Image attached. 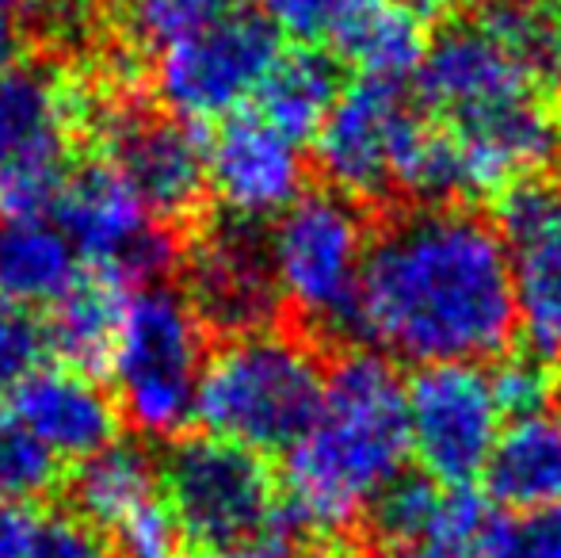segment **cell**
Listing matches in <instances>:
<instances>
[{
  "instance_id": "cell-30",
  "label": "cell",
  "mask_w": 561,
  "mask_h": 558,
  "mask_svg": "<svg viewBox=\"0 0 561 558\" xmlns=\"http://www.w3.org/2000/svg\"><path fill=\"white\" fill-rule=\"evenodd\" d=\"M489 383H493L496 406H501L504 418H527V413H539L554 406L558 395V379L550 372V360L542 356H512L501 360V364L489 372Z\"/></svg>"
},
{
  "instance_id": "cell-37",
  "label": "cell",
  "mask_w": 561,
  "mask_h": 558,
  "mask_svg": "<svg viewBox=\"0 0 561 558\" xmlns=\"http://www.w3.org/2000/svg\"><path fill=\"white\" fill-rule=\"evenodd\" d=\"M393 4L405 8V12L421 23V20H444V15L455 12L462 0H393Z\"/></svg>"
},
{
  "instance_id": "cell-2",
  "label": "cell",
  "mask_w": 561,
  "mask_h": 558,
  "mask_svg": "<svg viewBox=\"0 0 561 558\" xmlns=\"http://www.w3.org/2000/svg\"><path fill=\"white\" fill-rule=\"evenodd\" d=\"M405 379L378 352H352L325 375L310 429L287 452L283 516L313 539L347 536L409 463Z\"/></svg>"
},
{
  "instance_id": "cell-3",
  "label": "cell",
  "mask_w": 561,
  "mask_h": 558,
  "mask_svg": "<svg viewBox=\"0 0 561 558\" xmlns=\"http://www.w3.org/2000/svg\"><path fill=\"white\" fill-rule=\"evenodd\" d=\"M325 367L306 341L275 329L226 337L203 364L195 418L252 455H287L310 429Z\"/></svg>"
},
{
  "instance_id": "cell-5",
  "label": "cell",
  "mask_w": 561,
  "mask_h": 558,
  "mask_svg": "<svg viewBox=\"0 0 561 558\" xmlns=\"http://www.w3.org/2000/svg\"><path fill=\"white\" fill-rule=\"evenodd\" d=\"M367 253V218L355 200L333 187L302 192L267 234L279 303H287L306 326L329 337L355 333Z\"/></svg>"
},
{
  "instance_id": "cell-35",
  "label": "cell",
  "mask_w": 561,
  "mask_h": 558,
  "mask_svg": "<svg viewBox=\"0 0 561 558\" xmlns=\"http://www.w3.org/2000/svg\"><path fill=\"white\" fill-rule=\"evenodd\" d=\"M38 513L27 505H0V558H23L35 536Z\"/></svg>"
},
{
  "instance_id": "cell-19",
  "label": "cell",
  "mask_w": 561,
  "mask_h": 558,
  "mask_svg": "<svg viewBox=\"0 0 561 558\" xmlns=\"http://www.w3.org/2000/svg\"><path fill=\"white\" fill-rule=\"evenodd\" d=\"M489 498L508 513L561 505V410L527 413L501 429L485 467Z\"/></svg>"
},
{
  "instance_id": "cell-12",
  "label": "cell",
  "mask_w": 561,
  "mask_h": 558,
  "mask_svg": "<svg viewBox=\"0 0 561 558\" xmlns=\"http://www.w3.org/2000/svg\"><path fill=\"white\" fill-rule=\"evenodd\" d=\"M416 115L390 81H355L340 89L333 112L313 135L318 169L347 200H375L393 187L401 141Z\"/></svg>"
},
{
  "instance_id": "cell-36",
  "label": "cell",
  "mask_w": 561,
  "mask_h": 558,
  "mask_svg": "<svg viewBox=\"0 0 561 558\" xmlns=\"http://www.w3.org/2000/svg\"><path fill=\"white\" fill-rule=\"evenodd\" d=\"M283 555H287V544H283V536L267 532V536L252 539V544L233 547V551H222V555H207V558H283Z\"/></svg>"
},
{
  "instance_id": "cell-26",
  "label": "cell",
  "mask_w": 561,
  "mask_h": 558,
  "mask_svg": "<svg viewBox=\"0 0 561 558\" xmlns=\"http://www.w3.org/2000/svg\"><path fill=\"white\" fill-rule=\"evenodd\" d=\"M478 27L524 66L550 69L561 23H554V15L539 0H485L478 12Z\"/></svg>"
},
{
  "instance_id": "cell-20",
  "label": "cell",
  "mask_w": 561,
  "mask_h": 558,
  "mask_svg": "<svg viewBox=\"0 0 561 558\" xmlns=\"http://www.w3.org/2000/svg\"><path fill=\"white\" fill-rule=\"evenodd\" d=\"M126 298H130L126 283H118L107 272L84 269L73 287L46 314L43 321L46 349L66 367H77V372L100 379L104 372H112Z\"/></svg>"
},
{
  "instance_id": "cell-29",
  "label": "cell",
  "mask_w": 561,
  "mask_h": 558,
  "mask_svg": "<svg viewBox=\"0 0 561 558\" xmlns=\"http://www.w3.org/2000/svg\"><path fill=\"white\" fill-rule=\"evenodd\" d=\"M478 558H561V505L489 521Z\"/></svg>"
},
{
  "instance_id": "cell-15",
  "label": "cell",
  "mask_w": 561,
  "mask_h": 558,
  "mask_svg": "<svg viewBox=\"0 0 561 558\" xmlns=\"http://www.w3.org/2000/svg\"><path fill=\"white\" fill-rule=\"evenodd\" d=\"M302 180L298 141L260 115H229L207 146V187L237 223L279 218L302 195Z\"/></svg>"
},
{
  "instance_id": "cell-22",
  "label": "cell",
  "mask_w": 561,
  "mask_h": 558,
  "mask_svg": "<svg viewBox=\"0 0 561 558\" xmlns=\"http://www.w3.org/2000/svg\"><path fill=\"white\" fill-rule=\"evenodd\" d=\"M161 498V470L153 455L134 440H115L92 459L77 463L73 501L77 513L100 532H118L138 509Z\"/></svg>"
},
{
  "instance_id": "cell-34",
  "label": "cell",
  "mask_w": 561,
  "mask_h": 558,
  "mask_svg": "<svg viewBox=\"0 0 561 558\" xmlns=\"http://www.w3.org/2000/svg\"><path fill=\"white\" fill-rule=\"evenodd\" d=\"M359 0H264L267 20L275 31H287L295 38H333L336 27Z\"/></svg>"
},
{
  "instance_id": "cell-16",
  "label": "cell",
  "mask_w": 561,
  "mask_h": 558,
  "mask_svg": "<svg viewBox=\"0 0 561 558\" xmlns=\"http://www.w3.org/2000/svg\"><path fill=\"white\" fill-rule=\"evenodd\" d=\"M416 84L421 96L455 127L539 96L535 69L512 58L481 27H450L432 46H424Z\"/></svg>"
},
{
  "instance_id": "cell-4",
  "label": "cell",
  "mask_w": 561,
  "mask_h": 558,
  "mask_svg": "<svg viewBox=\"0 0 561 558\" xmlns=\"http://www.w3.org/2000/svg\"><path fill=\"white\" fill-rule=\"evenodd\" d=\"M203 364V321L184 291L172 283L130 291L112 356L118 413L146 436H184L195 418Z\"/></svg>"
},
{
  "instance_id": "cell-9",
  "label": "cell",
  "mask_w": 561,
  "mask_h": 558,
  "mask_svg": "<svg viewBox=\"0 0 561 558\" xmlns=\"http://www.w3.org/2000/svg\"><path fill=\"white\" fill-rule=\"evenodd\" d=\"M279 31L252 12H229L157 61V92L187 123L237 115L279 61Z\"/></svg>"
},
{
  "instance_id": "cell-1",
  "label": "cell",
  "mask_w": 561,
  "mask_h": 558,
  "mask_svg": "<svg viewBox=\"0 0 561 558\" xmlns=\"http://www.w3.org/2000/svg\"><path fill=\"white\" fill-rule=\"evenodd\" d=\"M355 333L416 367L501 356L516 333L501 230L458 207L386 223L370 238Z\"/></svg>"
},
{
  "instance_id": "cell-11",
  "label": "cell",
  "mask_w": 561,
  "mask_h": 558,
  "mask_svg": "<svg viewBox=\"0 0 561 558\" xmlns=\"http://www.w3.org/2000/svg\"><path fill=\"white\" fill-rule=\"evenodd\" d=\"M508 249L516 329L535 356L561 360V187L519 180L496 223Z\"/></svg>"
},
{
  "instance_id": "cell-32",
  "label": "cell",
  "mask_w": 561,
  "mask_h": 558,
  "mask_svg": "<svg viewBox=\"0 0 561 558\" xmlns=\"http://www.w3.org/2000/svg\"><path fill=\"white\" fill-rule=\"evenodd\" d=\"M23 558H118L107 536L81 513L38 516L35 536Z\"/></svg>"
},
{
  "instance_id": "cell-42",
  "label": "cell",
  "mask_w": 561,
  "mask_h": 558,
  "mask_svg": "<svg viewBox=\"0 0 561 558\" xmlns=\"http://www.w3.org/2000/svg\"><path fill=\"white\" fill-rule=\"evenodd\" d=\"M554 153H558V172H561V138H558V149H554Z\"/></svg>"
},
{
  "instance_id": "cell-38",
  "label": "cell",
  "mask_w": 561,
  "mask_h": 558,
  "mask_svg": "<svg viewBox=\"0 0 561 558\" xmlns=\"http://www.w3.org/2000/svg\"><path fill=\"white\" fill-rule=\"evenodd\" d=\"M15 46H20V35H15V15H8L4 8H0V73L12 69Z\"/></svg>"
},
{
  "instance_id": "cell-8",
  "label": "cell",
  "mask_w": 561,
  "mask_h": 558,
  "mask_svg": "<svg viewBox=\"0 0 561 558\" xmlns=\"http://www.w3.org/2000/svg\"><path fill=\"white\" fill-rule=\"evenodd\" d=\"M77 96L58 73L12 66L0 73V218H46L69 169Z\"/></svg>"
},
{
  "instance_id": "cell-27",
  "label": "cell",
  "mask_w": 561,
  "mask_h": 558,
  "mask_svg": "<svg viewBox=\"0 0 561 558\" xmlns=\"http://www.w3.org/2000/svg\"><path fill=\"white\" fill-rule=\"evenodd\" d=\"M61 482V463L20 424L0 421V505H27Z\"/></svg>"
},
{
  "instance_id": "cell-6",
  "label": "cell",
  "mask_w": 561,
  "mask_h": 558,
  "mask_svg": "<svg viewBox=\"0 0 561 558\" xmlns=\"http://www.w3.org/2000/svg\"><path fill=\"white\" fill-rule=\"evenodd\" d=\"M157 470L180 536L207 555L233 551L272 532L275 490L260 455L210 432H192L172 440Z\"/></svg>"
},
{
  "instance_id": "cell-39",
  "label": "cell",
  "mask_w": 561,
  "mask_h": 558,
  "mask_svg": "<svg viewBox=\"0 0 561 558\" xmlns=\"http://www.w3.org/2000/svg\"><path fill=\"white\" fill-rule=\"evenodd\" d=\"M401 558H478L470 547H444V544H428V547H409Z\"/></svg>"
},
{
  "instance_id": "cell-24",
  "label": "cell",
  "mask_w": 561,
  "mask_h": 558,
  "mask_svg": "<svg viewBox=\"0 0 561 558\" xmlns=\"http://www.w3.org/2000/svg\"><path fill=\"white\" fill-rule=\"evenodd\" d=\"M340 96V69L321 50H290L279 54L272 73L264 77L256 100L260 119H267L287 138L302 141L321 130Z\"/></svg>"
},
{
  "instance_id": "cell-40",
  "label": "cell",
  "mask_w": 561,
  "mask_h": 558,
  "mask_svg": "<svg viewBox=\"0 0 561 558\" xmlns=\"http://www.w3.org/2000/svg\"><path fill=\"white\" fill-rule=\"evenodd\" d=\"M0 8L20 20V15H38L43 8H50V0H0Z\"/></svg>"
},
{
  "instance_id": "cell-13",
  "label": "cell",
  "mask_w": 561,
  "mask_h": 558,
  "mask_svg": "<svg viewBox=\"0 0 561 558\" xmlns=\"http://www.w3.org/2000/svg\"><path fill=\"white\" fill-rule=\"evenodd\" d=\"M107 164L157 223H184L207 195V146L184 119L115 112L104 119Z\"/></svg>"
},
{
  "instance_id": "cell-21",
  "label": "cell",
  "mask_w": 561,
  "mask_h": 558,
  "mask_svg": "<svg viewBox=\"0 0 561 558\" xmlns=\"http://www.w3.org/2000/svg\"><path fill=\"white\" fill-rule=\"evenodd\" d=\"M84 272L77 249L50 218L0 223V295L12 306H54Z\"/></svg>"
},
{
  "instance_id": "cell-17",
  "label": "cell",
  "mask_w": 561,
  "mask_h": 558,
  "mask_svg": "<svg viewBox=\"0 0 561 558\" xmlns=\"http://www.w3.org/2000/svg\"><path fill=\"white\" fill-rule=\"evenodd\" d=\"M8 421L20 424L58 463H84L118 440V402L96 375L54 364L35 367L8 398Z\"/></svg>"
},
{
  "instance_id": "cell-25",
  "label": "cell",
  "mask_w": 561,
  "mask_h": 558,
  "mask_svg": "<svg viewBox=\"0 0 561 558\" xmlns=\"http://www.w3.org/2000/svg\"><path fill=\"white\" fill-rule=\"evenodd\" d=\"M393 187L416 195L424 203H444L462 195V169H458V146L450 130L416 119L401 141Z\"/></svg>"
},
{
  "instance_id": "cell-23",
  "label": "cell",
  "mask_w": 561,
  "mask_h": 558,
  "mask_svg": "<svg viewBox=\"0 0 561 558\" xmlns=\"http://www.w3.org/2000/svg\"><path fill=\"white\" fill-rule=\"evenodd\" d=\"M340 58H347L367 81H390L416 73L424 58L421 23L393 0H359L333 35Z\"/></svg>"
},
{
  "instance_id": "cell-14",
  "label": "cell",
  "mask_w": 561,
  "mask_h": 558,
  "mask_svg": "<svg viewBox=\"0 0 561 558\" xmlns=\"http://www.w3.org/2000/svg\"><path fill=\"white\" fill-rule=\"evenodd\" d=\"M184 295L203 326H215L229 337L267 329L279 310L267 238H260L252 223L237 218L207 230L187 249Z\"/></svg>"
},
{
  "instance_id": "cell-10",
  "label": "cell",
  "mask_w": 561,
  "mask_h": 558,
  "mask_svg": "<svg viewBox=\"0 0 561 558\" xmlns=\"http://www.w3.org/2000/svg\"><path fill=\"white\" fill-rule=\"evenodd\" d=\"M409 447L439 486H470L485 475L504 429L489 372L478 364H432L405 383Z\"/></svg>"
},
{
  "instance_id": "cell-31",
  "label": "cell",
  "mask_w": 561,
  "mask_h": 558,
  "mask_svg": "<svg viewBox=\"0 0 561 558\" xmlns=\"http://www.w3.org/2000/svg\"><path fill=\"white\" fill-rule=\"evenodd\" d=\"M46 352L43 326L23 306H0V402L15 395L23 379L38 367Z\"/></svg>"
},
{
  "instance_id": "cell-41",
  "label": "cell",
  "mask_w": 561,
  "mask_h": 558,
  "mask_svg": "<svg viewBox=\"0 0 561 558\" xmlns=\"http://www.w3.org/2000/svg\"><path fill=\"white\" fill-rule=\"evenodd\" d=\"M550 69L561 77V27H558V38H554V54H550Z\"/></svg>"
},
{
  "instance_id": "cell-7",
  "label": "cell",
  "mask_w": 561,
  "mask_h": 558,
  "mask_svg": "<svg viewBox=\"0 0 561 558\" xmlns=\"http://www.w3.org/2000/svg\"><path fill=\"white\" fill-rule=\"evenodd\" d=\"M54 223L77 249L84 269H96L130 291L164 283L176 264V234L157 223L107 161L81 164L54 200Z\"/></svg>"
},
{
  "instance_id": "cell-33",
  "label": "cell",
  "mask_w": 561,
  "mask_h": 558,
  "mask_svg": "<svg viewBox=\"0 0 561 558\" xmlns=\"http://www.w3.org/2000/svg\"><path fill=\"white\" fill-rule=\"evenodd\" d=\"M115 536V547L123 558H176L180 551V524L172 516V509L164 505V498L149 501L146 509L130 516Z\"/></svg>"
},
{
  "instance_id": "cell-28",
  "label": "cell",
  "mask_w": 561,
  "mask_h": 558,
  "mask_svg": "<svg viewBox=\"0 0 561 558\" xmlns=\"http://www.w3.org/2000/svg\"><path fill=\"white\" fill-rule=\"evenodd\" d=\"M123 15L138 43L169 50L215 23L222 15V0H123Z\"/></svg>"
},
{
  "instance_id": "cell-18",
  "label": "cell",
  "mask_w": 561,
  "mask_h": 558,
  "mask_svg": "<svg viewBox=\"0 0 561 558\" xmlns=\"http://www.w3.org/2000/svg\"><path fill=\"white\" fill-rule=\"evenodd\" d=\"M370 524L386 544L401 547H473L489 528V509L470 486H439L428 475H398L370 505Z\"/></svg>"
}]
</instances>
